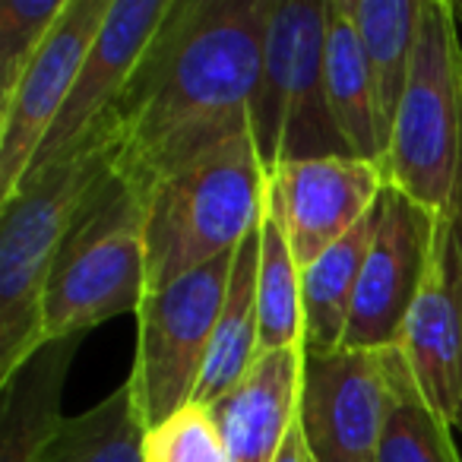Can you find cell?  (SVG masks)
Returning <instances> with one entry per match:
<instances>
[{"mask_svg": "<svg viewBox=\"0 0 462 462\" xmlns=\"http://www.w3.org/2000/svg\"><path fill=\"white\" fill-rule=\"evenodd\" d=\"M266 174L251 134L178 168L146 197V282L165 289L235 254L266 216Z\"/></svg>", "mask_w": 462, "mask_h": 462, "instance_id": "3957f363", "label": "cell"}, {"mask_svg": "<svg viewBox=\"0 0 462 462\" xmlns=\"http://www.w3.org/2000/svg\"><path fill=\"white\" fill-rule=\"evenodd\" d=\"M329 0H273L263 64L251 98V140L266 174L282 162L352 155L323 79Z\"/></svg>", "mask_w": 462, "mask_h": 462, "instance_id": "8992f818", "label": "cell"}, {"mask_svg": "<svg viewBox=\"0 0 462 462\" xmlns=\"http://www.w3.org/2000/svg\"><path fill=\"white\" fill-rule=\"evenodd\" d=\"M456 7V23H459V32H462V4H453Z\"/></svg>", "mask_w": 462, "mask_h": 462, "instance_id": "484cf974", "label": "cell"}, {"mask_svg": "<svg viewBox=\"0 0 462 462\" xmlns=\"http://www.w3.org/2000/svg\"><path fill=\"white\" fill-rule=\"evenodd\" d=\"M111 0H67L64 16L35 54L16 92L0 105V199H7L32 168L48 130L70 98L77 73L105 26Z\"/></svg>", "mask_w": 462, "mask_h": 462, "instance_id": "8fae6325", "label": "cell"}, {"mask_svg": "<svg viewBox=\"0 0 462 462\" xmlns=\"http://www.w3.org/2000/svg\"><path fill=\"white\" fill-rule=\"evenodd\" d=\"M346 10L358 29L380 108L393 127V117L415 67L424 0H346Z\"/></svg>", "mask_w": 462, "mask_h": 462, "instance_id": "d6986e66", "label": "cell"}, {"mask_svg": "<svg viewBox=\"0 0 462 462\" xmlns=\"http://www.w3.org/2000/svg\"><path fill=\"white\" fill-rule=\"evenodd\" d=\"M64 10L67 0H0V105L16 92Z\"/></svg>", "mask_w": 462, "mask_h": 462, "instance_id": "603a6c76", "label": "cell"}, {"mask_svg": "<svg viewBox=\"0 0 462 462\" xmlns=\"http://www.w3.org/2000/svg\"><path fill=\"white\" fill-rule=\"evenodd\" d=\"M115 127L105 117L70 155L32 168L0 199V380L42 346V301L79 206L115 171Z\"/></svg>", "mask_w": 462, "mask_h": 462, "instance_id": "7a4b0ae2", "label": "cell"}, {"mask_svg": "<svg viewBox=\"0 0 462 462\" xmlns=\"http://www.w3.org/2000/svg\"><path fill=\"white\" fill-rule=\"evenodd\" d=\"M377 462H462L453 428L437 415L411 380L386 424Z\"/></svg>", "mask_w": 462, "mask_h": 462, "instance_id": "7402d4cb", "label": "cell"}, {"mask_svg": "<svg viewBox=\"0 0 462 462\" xmlns=\"http://www.w3.org/2000/svg\"><path fill=\"white\" fill-rule=\"evenodd\" d=\"M146 193L111 171L86 197L67 231L42 301V339L86 336L136 314L146 282Z\"/></svg>", "mask_w": 462, "mask_h": 462, "instance_id": "277c9868", "label": "cell"}, {"mask_svg": "<svg viewBox=\"0 0 462 462\" xmlns=\"http://www.w3.org/2000/svg\"><path fill=\"white\" fill-rule=\"evenodd\" d=\"M146 462H231L203 405H190L162 428L149 430Z\"/></svg>", "mask_w": 462, "mask_h": 462, "instance_id": "cb8c5ba5", "label": "cell"}, {"mask_svg": "<svg viewBox=\"0 0 462 462\" xmlns=\"http://www.w3.org/2000/svg\"><path fill=\"white\" fill-rule=\"evenodd\" d=\"M402 352L428 405L462 434V178L437 222L434 263L405 323Z\"/></svg>", "mask_w": 462, "mask_h": 462, "instance_id": "7c38bea8", "label": "cell"}, {"mask_svg": "<svg viewBox=\"0 0 462 462\" xmlns=\"http://www.w3.org/2000/svg\"><path fill=\"white\" fill-rule=\"evenodd\" d=\"M304 348L263 355L238 386L206 405L231 462H273L298 421Z\"/></svg>", "mask_w": 462, "mask_h": 462, "instance_id": "5bb4252c", "label": "cell"}, {"mask_svg": "<svg viewBox=\"0 0 462 462\" xmlns=\"http://www.w3.org/2000/svg\"><path fill=\"white\" fill-rule=\"evenodd\" d=\"M386 184L443 212L462 178V32L449 0H424L415 67L390 127Z\"/></svg>", "mask_w": 462, "mask_h": 462, "instance_id": "5b68a950", "label": "cell"}, {"mask_svg": "<svg viewBox=\"0 0 462 462\" xmlns=\"http://www.w3.org/2000/svg\"><path fill=\"white\" fill-rule=\"evenodd\" d=\"M149 428L130 377L98 405L60 424L39 462H146Z\"/></svg>", "mask_w": 462, "mask_h": 462, "instance_id": "ffe728a7", "label": "cell"}, {"mask_svg": "<svg viewBox=\"0 0 462 462\" xmlns=\"http://www.w3.org/2000/svg\"><path fill=\"white\" fill-rule=\"evenodd\" d=\"M380 222V203L374 212L339 245L301 270V304H304V348L310 352H333L346 342L352 320L355 295H358L361 270L374 245Z\"/></svg>", "mask_w": 462, "mask_h": 462, "instance_id": "ac0fdd59", "label": "cell"}, {"mask_svg": "<svg viewBox=\"0 0 462 462\" xmlns=\"http://www.w3.org/2000/svg\"><path fill=\"white\" fill-rule=\"evenodd\" d=\"M257 276H260V228L251 231L235 254L228 295H225L218 327L212 336L203 380L197 386L193 405H212L231 386H238L260 361V308H257Z\"/></svg>", "mask_w": 462, "mask_h": 462, "instance_id": "e0dca14e", "label": "cell"}, {"mask_svg": "<svg viewBox=\"0 0 462 462\" xmlns=\"http://www.w3.org/2000/svg\"><path fill=\"white\" fill-rule=\"evenodd\" d=\"M415 380L402 346L301 355L298 424L314 462H377L386 424Z\"/></svg>", "mask_w": 462, "mask_h": 462, "instance_id": "ba28073f", "label": "cell"}, {"mask_svg": "<svg viewBox=\"0 0 462 462\" xmlns=\"http://www.w3.org/2000/svg\"><path fill=\"white\" fill-rule=\"evenodd\" d=\"M440 212L424 209L402 190L386 184L380 222L361 270L346 348L402 346L405 323L430 276Z\"/></svg>", "mask_w": 462, "mask_h": 462, "instance_id": "9c48e42d", "label": "cell"}, {"mask_svg": "<svg viewBox=\"0 0 462 462\" xmlns=\"http://www.w3.org/2000/svg\"><path fill=\"white\" fill-rule=\"evenodd\" d=\"M323 79H327L329 111L336 117L342 140L355 159L374 162L383 168L390 146V124L383 117L361 48L358 29L346 10V0L327 4V42H323Z\"/></svg>", "mask_w": 462, "mask_h": 462, "instance_id": "2e32d148", "label": "cell"}, {"mask_svg": "<svg viewBox=\"0 0 462 462\" xmlns=\"http://www.w3.org/2000/svg\"><path fill=\"white\" fill-rule=\"evenodd\" d=\"M383 190V168L355 155L282 162L266 180V216L282 228L295 263L308 270L371 216Z\"/></svg>", "mask_w": 462, "mask_h": 462, "instance_id": "30bf717a", "label": "cell"}, {"mask_svg": "<svg viewBox=\"0 0 462 462\" xmlns=\"http://www.w3.org/2000/svg\"><path fill=\"white\" fill-rule=\"evenodd\" d=\"M273 0H171L111 108L115 171L140 193L251 134Z\"/></svg>", "mask_w": 462, "mask_h": 462, "instance_id": "6da1fadb", "label": "cell"}, {"mask_svg": "<svg viewBox=\"0 0 462 462\" xmlns=\"http://www.w3.org/2000/svg\"><path fill=\"white\" fill-rule=\"evenodd\" d=\"M260 358L285 348H304V304L301 266L295 263L282 228L263 216L260 225Z\"/></svg>", "mask_w": 462, "mask_h": 462, "instance_id": "44dd1931", "label": "cell"}, {"mask_svg": "<svg viewBox=\"0 0 462 462\" xmlns=\"http://www.w3.org/2000/svg\"><path fill=\"white\" fill-rule=\"evenodd\" d=\"M273 462H314L310 459V449H308V440H304V430L301 424L295 421V428L289 430V437H285V443L279 447L276 459Z\"/></svg>", "mask_w": 462, "mask_h": 462, "instance_id": "d4e9b609", "label": "cell"}, {"mask_svg": "<svg viewBox=\"0 0 462 462\" xmlns=\"http://www.w3.org/2000/svg\"><path fill=\"white\" fill-rule=\"evenodd\" d=\"M168 10H171V0H111L108 20L98 29L77 73L70 98L60 108L54 127L48 130L32 168H45L70 155L96 130V124L111 115L140 67L149 42L165 23Z\"/></svg>", "mask_w": 462, "mask_h": 462, "instance_id": "4fadbf2b", "label": "cell"}, {"mask_svg": "<svg viewBox=\"0 0 462 462\" xmlns=\"http://www.w3.org/2000/svg\"><path fill=\"white\" fill-rule=\"evenodd\" d=\"M83 336L45 339L0 380V462H39L60 424L64 386Z\"/></svg>", "mask_w": 462, "mask_h": 462, "instance_id": "9a60e30c", "label": "cell"}, {"mask_svg": "<svg viewBox=\"0 0 462 462\" xmlns=\"http://www.w3.org/2000/svg\"><path fill=\"white\" fill-rule=\"evenodd\" d=\"M235 254L199 266L165 289L146 291L136 310L140 333L130 383L149 430L171 421L197 399L218 314L228 295Z\"/></svg>", "mask_w": 462, "mask_h": 462, "instance_id": "52a82bcc", "label": "cell"}]
</instances>
